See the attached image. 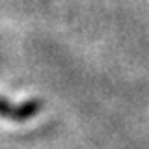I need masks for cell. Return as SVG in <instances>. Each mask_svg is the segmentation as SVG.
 Segmentation results:
<instances>
[{
	"label": "cell",
	"instance_id": "6da1fadb",
	"mask_svg": "<svg viewBox=\"0 0 149 149\" xmlns=\"http://www.w3.org/2000/svg\"><path fill=\"white\" fill-rule=\"evenodd\" d=\"M45 102L41 99H26L22 102H11L6 97H0V118L11 123H24L41 114Z\"/></svg>",
	"mask_w": 149,
	"mask_h": 149
}]
</instances>
